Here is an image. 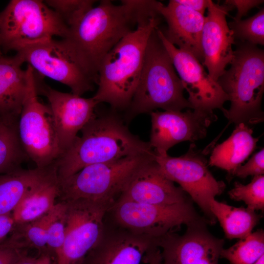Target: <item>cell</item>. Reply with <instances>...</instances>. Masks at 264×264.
I'll use <instances>...</instances> for the list:
<instances>
[{
	"label": "cell",
	"mask_w": 264,
	"mask_h": 264,
	"mask_svg": "<svg viewBox=\"0 0 264 264\" xmlns=\"http://www.w3.org/2000/svg\"><path fill=\"white\" fill-rule=\"evenodd\" d=\"M156 0H101L69 27L67 38L98 77L107 54L138 23L157 14Z\"/></svg>",
	"instance_id": "cell-1"
},
{
	"label": "cell",
	"mask_w": 264,
	"mask_h": 264,
	"mask_svg": "<svg viewBox=\"0 0 264 264\" xmlns=\"http://www.w3.org/2000/svg\"><path fill=\"white\" fill-rule=\"evenodd\" d=\"M71 146L55 162L59 179L65 178L84 167L129 156L153 154L149 142L132 134L117 111L98 114L82 128Z\"/></svg>",
	"instance_id": "cell-2"
},
{
	"label": "cell",
	"mask_w": 264,
	"mask_h": 264,
	"mask_svg": "<svg viewBox=\"0 0 264 264\" xmlns=\"http://www.w3.org/2000/svg\"><path fill=\"white\" fill-rule=\"evenodd\" d=\"M156 14L141 22L104 57L98 70L97 90L92 97L116 111L126 110L136 90L146 48L153 31L161 22Z\"/></svg>",
	"instance_id": "cell-3"
},
{
	"label": "cell",
	"mask_w": 264,
	"mask_h": 264,
	"mask_svg": "<svg viewBox=\"0 0 264 264\" xmlns=\"http://www.w3.org/2000/svg\"><path fill=\"white\" fill-rule=\"evenodd\" d=\"M157 27L153 31L147 43L138 83L126 110L127 121L157 109L167 111L193 110L184 96L182 83L158 36Z\"/></svg>",
	"instance_id": "cell-4"
},
{
	"label": "cell",
	"mask_w": 264,
	"mask_h": 264,
	"mask_svg": "<svg viewBox=\"0 0 264 264\" xmlns=\"http://www.w3.org/2000/svg\"><path fill=\"white\" fill-rule=\"evenodd\" d=\"M230 65L217 81L230 102L224 116L235 125L263 122L264 50L256 45L241 43L234 51Z\"/></svg>",
	"instance_id": "cell-5"
},
{
	"label": "cell",
	"mask_w": 264,
	"mask_h": 264,
	"mask_svg": "<svg viewBox=\"0 0 264 264\" xmlns=\"http://www.w3.org/2000/svg\"><path fill=\"white\" fill-rule=\"evenodd\" d=\"M155 156V153L132 155L87 166L65 178L58 179V198L62 201L85 200L110 209L137 171Z\"/></svg>",
	"instance_id": "cell-6"
},
{
	"label": "cell",
	"mask_w": 264,
	"mask_h": 264,
	"mask_svg": "<svg viewBox=\"0 0 264 264\" xmlns=\"http://www.w3.org/2000/svg\"><path fill=\"white\" fill-rule=\"evenodd\" d=\"M68 35L67 25L43 0H12L0 12V46L5 52Z\"/></svg>",
	"instance_id": "cell-7"
},
{
	"label": "cell",
	"mask_w": 264,
	"mask_h": 264,
	"mask_svg": "<svg viewBox=\"0 0 264 264\" xmlns=\"http://www.w3.org/2000/svg\"><path fill=\"white\" fill-rule=\"evenodd\" d=\"M16 53L35 72L67 86L74 94L81 96L97 84V76L67 38L51 39Z\"/></svg>",
	"instance_id": "cell-8"
},
{
	"label": "cell",
	"mask_w": 264,
	"mask_h": 264,
	"mask_svg": "<svg viewBox=\"0 0 264 264\" xmlns=\"http://www.w3.org/2000/svg\"><path fill=\"white\" fill-rule=\"evenodd\" d=\"M106 216L120 227L157 239L175 233L182 225L202 222L211 225L197 212L192 200L162 205L118 199Z\"/></svg>",
	"instance_id": "cell-9"
},
{
	"label": "cell",
	"mask_w": 264,
	"mask_h": 264,
	"mask_svg": "<svg viewBox=\"0 0 264 264\" xmlns=\"http://www.w3.org/2000/svg\"><path fill=\"white\" fill-rule=\"evenodd\" d=\"M27 85L17 122L21 144L28 158L38 168H47L59 159L60 148L49 106L39 99L35 71L29 65L25 69Z\"/></svg>",
	"instance_id": "cell-10"
},
{
	"label": "cell",
	"mask_w": 264,
	"mask_h": 264,
	"mask_svg": "<svg viewBox=\"0 0 264 264\" xmlns=\"http://www.w3.org/2000/svg\"><path fill=\"white\" fill-rule=\"evenodd\" d=\"M155 160L166 176L177 183L198 204L211 225L215 224L217 220L210 210V202L221 194L226 186L212 175L206 158L196 145L191 144L187 153L179 157L155 154Z\"/></svg>",
	"instance_id": "cell-11"
},
{
	"label": "cell",
	"mask_w": 264,
	"mask_h": 264,
	"mask_svg": "<svg viewBox=\"0 0 264 264\" xmlns=\"http://www.w3.org/2000/svg\"><path fill=\"white\" fill-rule=\"evenodd\" d=\"M66 204L65 240L57 264H81L101 238L109 209L85 200Z\"/></svg>",
	"instance_id": "cell-12"
},
{
	"label": "cell",
	"mask_w": 264,
	"mask_h": 264,
	"mask_svg": "<svg viewBox=\"0 0 264 264\" xmlns=\"http://www.w3.org/2000/svg\"><path fill=\"white\" fill-rule=\"evenodd\" d=\"M149 143L155 153L167 154L176 144L194 142L205 138L210 125L217 120L213 111L198 109L181 111H152Z\"/></svg>",
	"instance_id": "cell-13"
},
{
	"label": "cell",
	"mask_w": 264,
	"mask_h": 264,
	"mask_svg": "<svg viewBox=\"0 0 264 264\" xmlns=\"http://www.w3.org/2000/svg\"><path fill=\"white\" fill-rule=\"evenodd\" d=\"M157 32L184 89L188 93L187 99L193 110L213 111L220 109L224 114L226 109L223 105L228 101V97L218 82L209 76L194 56L179 49L168 41L159 27H157Z\"/></svg>",
	"instance_id": "cell-14"
},
{
	"label": "cell",
	"mask_w": 264,
	"mask_h": 264,
	"mask_svg": "<svg viewBox=\"0 0 264 264\" xmlns=\"http://www.w3.org/2000/svg\"><path fill=\"white\" fill-rule=\"evenodd\" d=\"M35 78L38 93L45 96L49 102L54 128L63 154L73 144L78 132L95 115L99 103L92 97L86 98L54 89L43 82L36 72Z\"/></svg>",
	"instance_id": "cell-15"
},
{
	"label": "cell",
	"mask_w": 264,
	"mask_h": 264,
	"mask_svg": "<svg viewBox=\"0 0 264 264\" xmlns=\"http://www.w3.org/2000/svg\"><path fill=\"white\" fill-rule=\"evenodd\" d=\"M208 224H193L181 235L175 232L157 239L163 264H218L224 241L212 235Z\"/></svg>",
	"instance_id": "cell-16"
},
{
	"label": "cell",
	"mask_w": 264,
	"mask_h": 264,
	"mask_svg": "<svg viewBox=\"0 0 264 264\" xmlns=\"http://www.w3.org/2000/svg\"><path fill=\"white\" fill-rule=\"evenodd\" d=\"M155 246L157 239L131 232L105 216L102 235L81 264H140Z\"/></svg>",
	"instance_id": "cell-17"
},
{
	"label": "cell",
	"mask_w": 264,
	"mask_h": 264,
	"mask_svg": "<svg viewBox=\"0 0 264 264\" xmlns=\"http://www.w3.org/2000/svg\"><path fill=\"white\" fill-rule=\"evenodd\" d=\"M234 8L220 5L208 0L207 15L205 17L201 44L203 54L202 65L208 69L209 76L215 81L226 70L234 56L232 49L235 44L233 31L226 21V16Z\"/></svg>",
	"instance_id": "cell-18"
},
{
	"label": "cell",
	"mask_w": 264,
	"mask_h": 264,
	"mask_svg": "<svg viewBox=\"0 0 264 264\" xmlns=\"http://www.w3.org/2000/svg\"><path fill=\"white\" fill-rule=\"evenodd\" d=\"M118 199L162 205L192 200L166 176L155 158L137 171Z\"/></svg>",
	"instance_id": "cell-19"
},
{
	"label": "cell",
	"mask_w": 264,
	"mask_h": 264,
	"mask_svg": "<svg viewBox=\"0 0 264 264\" xmlns=\"http://www.w3.org/2000/svg\"><path fill=\"white\" fill-rule=\"evenodd\" d=\"M156 6L167 24L165 29H161L165 38L202 63L201 40L205 17L204 15L179 3L176 0H169L167 5L157 1Z\"/></svg>",
	"instance_id": "cell-20"
},
{
	"label": "cell",
	"mask_w": 264,
	"mask_h": 264,
	"mask_svg": "<svg viewBox=\"0 0 264 264\" xmlns=\"http://www.w3.org/2000/svg\"><path fill=\"white\" fill-rule=\"evenodd\" d=\"M24 63L16 53L0 57V118L18 121L26 94L27 78Z\"/></svg>",
	"instance_id": "cell-21"
},
{
	"label": "cell",
	"mask_w": 264,
	"mask_h": 264,
	"mask_svg": "<svg viewBox=\"0 0 264 264\" xmlns=\"http://www.w3.org/2000/svg\"><path fill=\"white\" fill-rule=\"evenodd\" d=\"M59 194V180L54 164L12 212L14 224L30 222L45 215L56 204Z\"/></svg>",
	"instance_id": "cell-22"
},
{
	"label": "cell",
	"mask_w": 264,
	"mask_h": 264,
	"mask_svg": "<svg viewBox=\"0 0 264 264\" xmlns=\"http://www.w3.org/2000/svg\"><path fill=\"white\" fill-rule=\"evenodd\" d=\"M248 125H236L231 135L216 146L210 156L208 165L227 171L229 178L255 149L258 138L253 136Z\"/></svg>",
	"instance_id": "cell-23"
},
{
	"label": "cell",
	"mask_w": 264,
	"mask_h": 264,
	"mask_svg": "<svg viewBox=\"0 0 264 264\" xmlns=\"http://www.w3.org/2000/svg\"><path fill=\"white\" fill-rule=\"evenodd\" d=\"M50 167V166H49ZM17 168L0 175V215L12 214L28 191L49 167Z\"/></svg>",
	"instance_id": "cell-24"
},
{
	"label": "cell",
	"mask_w": 264,
	"mask_h": 264,
	"mask_svg": "<svg viewBox=\"0 0 264 264\" xmlns=\"http://www.w3.org/2000/svg\"><path fill=\"white\" fill-rule=\"evenodd\" d=\"M210 207L228 239H241L247 236L262 218L255 211L247 207H234L215 198L210 201Z\"/></svg>",
	"instance_id": "cell-25"
},
{
	"label": "cell",
	"mask_w": 264,
	"mask_h": 264,
	"mask_svg": "<svg viewBox=\"0 0 264 264\" xmlns=\"http://www.w3.org/2000/svg\"><path fill=\"white\" fill-rule=\"evenodd\" d=\"M0 119V175L20 168L28 158L19 140L18 121Z\"/></svg>",
	"instance_id": "cell-26"
},
{
	"label": "cell",
	"mask_w": 264,
	"mask_h": 264,
	"mask_svg": "<svg viewBox=\"0 0 264 264\" xmlns=\"http://www.w3.org/2000/svg\"><path fill=\"white\" fill-rule=\"evenodd\" d=\"M47 213L33 221L14 224L11 236L6 240L21 249L32 248L40 253L48 250L46 247Z\"/></svg>",
	"instance_id": "cell-27"
},
{
	"label": "cell",
	"mask_w": 264,
	"mask_h": 264,
	"mask_svg": "<svg viewBox=\"0 0 264 264\" xmlns=\"http://www.w3.org/2000/svg\"><path fill=\"white\" fill-rule=\"evenodd\" d=\"M264 253V231L259 229L240 239L227 249L223 248L220 257L231 264H254Z\"/></svg>",
	"instance_id": "cell-28"
},
{
	"label": "cell",
	"mask_w": 264,
	"mask_h": 264,
	"mask_svg": "<svg viewBox=\"0 0 264 264\" xmlns=\"http://www.w3.org/2000/svg\"><path fill=\"white\" fill-rule=\"evenodd\" d=\"M66 204L64 201L56 204L47 213L46 247L55 257L61 251L64 242Z\"/></svg>",
	"instance_id": "cell-29"
},
{
	"label": "cell",
	"mask_w": 264,
	"mask_h": 264,
	"mask_svg": "<svg viewBox=\"0 0 264 264\" xmlns=\"http://www.w3.org/2000/svg\"><path fill=\"white\" fill-rule=\"evenodd\" d=\"M235 39L241 43L256 45L264 44V9L245 20L234 21L228 24Z\"/></svg>",
	"instance_id": "cell-30"
},
{
	"label": "cell",
	"mask_w": 264,
	"mask_h": 264,
	"mask_svg": "<svg viewBox=\"0 0 264 264\" xmlns=\"http://www.w3.org/2000/svg\"><path fill=\"white\" fill-rule=\"evenodd\" d=\"M232 199L242 201L247 207L252 210H264V176H253L251 181L247 185L239 182L234 183V187L228 192Z\"/></svg>",
	"instance_id": "cell-31"
},
{
	"label": "cell",
	"mask_w": 264,
	"mask_h": 264,
	"mask_svg": "<svg viewBox=\"0 0 264 264\" xmlns=\"http://www.w3.org/2000/svg\"><path fill=\"white\" fill-rule=\"evenodd\" d=\"M44 1L59 16L69 28L92 8L96 1L47 0Z\"/></svg>",
	"instance_id": "cell-32"
},
{
	"label": "cell",
	"mask_w": 264,
	"mask_h": 264,
	"mask_svg": "<svg viewBox=\"0 0 264 264\" xmlns=\"http://www.w3.org/2000/svg\"><path fill=\"white\" fill-rule=\"evenodd\" d=\"M264 150L263 148L254 154L246 163L236 168L232 173L230 178L237 176L244 178L249 176H254L264 175Z\"/></svg>",
	"instance_id": "cell-33"
},
{
	"label": "cell",
	"mask_w": 264,
	"mask_h": 264,
	"mask_svg": "<svg viewBox=\"0 0 264 264\" xmlns=\"http://www.w3.org/2000/svg\"><path fill=\"white\" fill-rule=\"evenodd\" d=\"M26 254L24 250L16 247L5 239L0 244V264H15Z\"/></svg>",
	"instance_id": "cell-34"
},
{
	"label": "cell",
	"mask_w": 264,
	"mask_h": 264,
	"mask_svg": "<svg viewBox=\"0 0 264 264\" xmlns=\"http://www.w3.org/2000/svg\"><path fill=\"white\" fill-rule=\"evenodd\" d=\"M263 2L264 0H227L225 1L224 4L237 8V13L233 20L237 21L242 20V18L251 8L259 5Z\"/></svg>",
	"instance_id": "cell-35"
},
{
	"label": "cell",
	"mask_w": 264,
	"mask_h": 264,
	"mask_svg": "<svg viewBox=\"0 0 264 264\" xmlns=\"http://www.w3.org/2000/svg\"><path fill=\"white\" fill-rule=\"evenodd\" d=\"M15 264H57L55 255L48 250L40 253L36 257L22 256Z\"/></svg>",
	"instance_id": "cell-36"
},
{
	"label": "cell",
	"mask_w": 264,
	"mask_h": 264,
	"mask_svg": "<svg viewBox=\"0 0 264 264\" xmlns=\"http://www.w3.org/2000/svg\"><path fill=\"white\" fill-rule=\"evenodd\" d=\"M14 221L12 214L0 215V244L5 240L14 226Z\"/></svg>",
	"instance_id": "cell-37"
},
{
	"label": "cell",
	"mask_w": 264,
	"mask_h": 264,
	"mask_svg": "<svg viewBox=\"0 0 264 264\" xmlns=\"http://www.w3.org/2000/svg\"><path fill=\"white\" fill-rule=\"evenodd\" d=\"M179 3L204 15L208 5V0H176Z\"/></svg>",
	"instance_id": "cell-38"
},
{
	"label": "cell",
	"mask_w": 264,
	"mask_h": 264,
	"mask_svg": "<svg viewBox=\"0 0 264 264\" xmlns=\"http://www.w3.org/2000/svg\"><path fill=\"white\" fill-rule=\"evenodd\" d=\"M143 262L148 264H163L160 248L155 246L146 254Z\"/></svg>",
	"instance_id": "cell-39"
},
{
	"label": "cell",
	"mask_w": 264,
	"mask_h": 264,
	"mask_svg": "<svg viewBox=\"0 0 264 264\" xmlns=\"http://www.w3.org/2000/svg\"><path fill=\"white\" fill-rule=\"evenodd\" d=\"M254 264H264V255H262Z\"/></svg>",
	"instance_id": "cell-40"
},
{
	"label": "cell",
	"mask_w": 264,
	"mask_h": 264,
	"mask_svg": "<svg viewBox=\"0 0 264 264\" xmlns=\"http://www.w3.org/2000/svg\"><path fill=\"white\" fill-rule=\"evenodd\" d=\"M1 56V52L0 51V57Z\"/></svg>",
	"instance_id": "cell-41"
},
{
	"label": "cell",
	"mask_w": 264,
	"mask_h": 264,
	"mask_svg": "<svg viewBox=\"0 0 264 264\" xmlns=\"http://www.w3.org/2000/svg\"><path fill=\"white\" fill-rule=\"evenodd\" d=\"M0 123H1V119H0Z\"/></svg>",
	"instance_id": "cell-42"
}]
</instances>
